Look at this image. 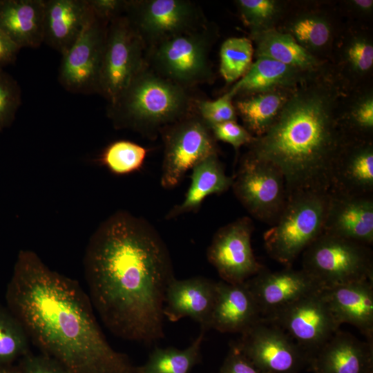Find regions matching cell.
<instances>
[{
  "label": "cell",
  "instance_id": "obj_1",
  "mask_svg": "<svg viewBox=\"0 0 373 373\" xmlns=\"http://www.w3.org/2000/svg\"><path fill=\"white\" fill-rule=\"evenodd\" d=\"M84 271L93 307L113 334L146 345L164 337L166 291L175 276L148 221L124 210L105 219L86 245Z\"/></svg>",
  "mask_w": 373,
  "mask_h": 373
},
{
  "label": "cell",
  "instance_id": "obj_2",
  "mask_svg": "<svg viewBox=\"0 0 373 373\" xmlns=\"http://www.w3.org/2000/svg\"><path fill=\"white\" fill-rule=\"evenodd\" d=\"M6 299L30 343L68 373H136L128 356L108 343L78 282L36 252H19Z\"/></svg>",
  "mask_w": 373,
  "mask_h": 373
},
{
  "label": "cell",
  "instance_id": "obj_3",
  "mask_svg": "<svg viewBox=\"0 0 373 373\" xmlns=\"http://www.w3.org/2000/svg\"><path fill=\"white\" fill-rule=\"evenodd\" d=\"M305 82L289 95L268 130L249 145L248 153L282 171L287 198L329 193L335 164L349 140L332 88Z\"/></svg>",
  "mask_w": 373,
  "mask_h": 373
},
{
  "label": "cell",
  "instance_id": "obj_4",
  "mask_svg": "<svg viewBox=\"0 0 373 373\" xmlns=\"http://www.w3.org/2000/svg\"><path fill=\"white\" fill-rule=\"evenodd\" d=\"M186 88L162 77L147 64L112 103L107 114L113 126L154 136L191 115Z\"/></svg>",
  "mask_w": 373,
  "mask_h": 373
},
{
  "label": "cell",
  "instance_id": "obj_5",
  "mask_svg": "<svg viewBox=\"0 0 373 373\" xmlns=\"http://www.w3.org/2000/svg\"><path fill=\"white\" fill-rule=\"evenodd\" d=\"M329 199V193L317 192L289 197L278 220L263 234L269 256L285 267H291L323 232Z\"/></svg>",
  "mask_w": 373,
  "mask_h": 373
},
{
  "label": "cell",
  "instance_id": "obj_6",
  "mask_svg": "<svg viewBox=\"0 0 373 373\" xmlns=\"http://www.w3.org/2000/svg\"><path fill=\"white\" fill-rule=\"evenodd\" d=\"M304 270L322 289L373 281L370 246L323 232L303 252Z\"/></svg>",
  "mask_w": 373,
  "mask_h": 373
},
{
  "label": "cell",
  "instance_id": "obj_7",
  "mask_svg": "<svg viewBox=\"0 0 373 373\" xmlns=\"http://www.w3.org/2000/svg\"><path fill=\"white\" fill-rule=\"evenodd\" d=\"M231 188L253 218L271 225L287 201L285 179L280 169L249 153L241 159Z\"/></svg>",
  "mask_w": 373,
  "mask_h": 373
},
{
  "label": "cell",
  "instance_id": "obj_8",
  "mask_svg": "<svg viewBox=\"0 0 373 373\" xmlns=\"http://www.w3.org/2000/svg\"><path fill=\"white\" fill-rule=\"evenodd\" d=\"M146 44L124 14L108 25L102 58L99 94L112 103L147 64Z\"/></svg>",
  "mask_w": 373,
  "mask_h": 373
},
{
  "label": "cell",
  "instance_id": "obj_9",
  "mask_svg": "<svg viewBox=\"0 0 373 373\" xmlns=\"http://www.w3.org/2000/svg\"><path fill=\"white\" fill-rule=\"evenodd\" d=\"M210 39L203 27L174 35L152 46L153 70L186 88L212 77L209 61Z\"/></svg>",
  "mask_w": 373,
  "mask_h": 373
},
{
  "label": "cell",
  "instance_id": "obj_10",
  "mask_svg": "<svg viewBox=\"0 0 373 373\" xmlns=\"http://www.w3.org/2000/svg\"><path fill=\"white\" fill-rule=\"evenodd\" d=\"M263 318L285 332L308 356L309 362L340 327L323 289L303 296Z\"/></svg>",
  "mask_w": 373,
  "mask_h": 373
},
{
  "label": "cell",
  "instance_id": "obj_11",
  "mask_svg": "<svg viewBox=\"0 0 373 373\" xmlns=\"http://www.w3.org/2000/svg\"><path fill=\"white\" fill-rule=\"evenodd\" d=\"M161 133L164 150L160 183L164 189L176 186L189 169L217 153L211 131L199 115H190Z\"/></svg>",
  "mask_w": 373,
  "mask_h": 373
},
{
  "label": "cell",
  "instance_id": "obj_12",
  "mask_svg": "<svg viewBox=\"0 0 373 373\" xmlns=\"http://www.w3.org/2000/svg\"><path fill=\"white\" fill-rule=\"evenodd\" d=\"M235 343L264 373H299L309 364L305 352L275 323L262 318Z\"/></svg>",
  "mask_w": 373,
  "mask_h": 373
},
{
  "label": "cell",
  "instance_id": "obj_13",
  "mask_svg": "<svg viewBox=\"0 0 373 373\" xmlns=\"http://www.w3.org/2000/svg\"><path fill=\"white\" fill-rule=\"evenodd\" d=\"M108 23L95 15L73 45L62 55L58 81L67 91L84 95L99 93Z\"/></svg>",
  "mask_w": 373,
  "mask_h": 373
},
{
  "label": "cell",
  "instance_id": "obj_14",
  "mask_svg": "<svg viewBox=\"0 0 373 373\" xmlns=\"http://www.w3.org/2000/svg\"><path fill=\"white\" fill-rule=\"evenodd\" d=\"M254 230L251 219L243 216L220 227L214 234L207 257L222 280L243 283L265 268L252 249Z\"/></svg>",
  "mask_w": 373,
  "mask_h": 373
},
{
  "label": "cell",
  "instance_id": "obj_15",
  "mask_svg": "<svg viewBox=\"0 0 373 373\" xmlns=\"http://www.w3.org/2000/svg\"><path fill=\"white\" fill-rule=\"evenodd\" d=\"M124 15L146 46L193 31L201 26V15L191 1L184 0L126 1Z\"/></svg>",
  "mask_w": 373,
  "mask_h": 373
},
{
  "label": "cell",
  "instance_id": "obj_16",
  "mask_svg": "<svg viewBox=\"0 0 373 373\" xmlns=\"http://www.w3.org/2000/svg\"><path fill=\"white\" fill-rule=\"evenodd\" d=\"M251 292L262 318L309 293L322 289L304 270L291 267L270 271L264 268L245 281Z\"/></svg>",
  "mask_w": 373,
  "mask_h": 373
},
{
  "label": "cell",
  "instance_id": "obj_17",
  "mask_svg": "<svg viewBox=\"0 0 373 373\" xmlns=\"http://www.w3.org/2000/svg\"><path fill=\"white\" fill-rule=\"evenodd\" d=\"M329 194L323 232L370 246L373 243V195Z\"/></svg>",
  "mask_w": 373,
  "mask_h": 373
},
{
  "label": "cell",
  "instance_id": "obj_18",
  "mask_svg": "<svg viewBox=\"0 0 373 373\" xmlns=\"http://www.w3.org/2000/svg\"><path fill=\"white\" fill-rule=\"evenodd\" d=\"M216 294V282L202 276L169 283L165 295L164 316L175 323L189 317L207 331Z\"/></svg>",
  "mask_w": 373,
  "mask_h": 373
},
{
  "label": "cell",
  "instance_id": "obj_19",
  "mask_svg": "<svg viewBox=\"0 0 373 373\" xmlns=\"http://www.w3.org/2000/svg\"><path fill=\"white\" fill-rule=\"evenodd\" d=\"M262 318L246 283L216 282V294L208 328L222 333L242 334Z\"/></svg>",
  "mask_w": 373,
  "mask_h": 373
},
{
  "label": "cell",
  "instance_id": "obj_20",
  "mask_svg": "<svg viewBox=\"0 0 373 373\" xmlns=\"http://www.w3.org/2000/svg\"><path fill=\"white\" fill-rule=\"evenodd\" d=\"M309 366L314 373H373V343L338 329Z\"/></svg>",
  "mask_w": 373,
  "mask_h": 373
},
{
  "label": "cell",
  "instance_id": "obj_21",
  "mask_svg": "<svg viewBox=\"0 0 373 373\" xmlns=\"http://www.w3.org/2000/svg\"><path fill=\"white\" fill-rule=\"evenodd\" d=\"M94 16L88 0H44V43L63 55Z\"/></svg>",
  "mask_w": 373,
  "mask_h": 373
},
{
  "label": "cell",
  "instance_id": "obj_22",
  "mask_svg": "<svg viewBox=\"0 0 373 373\" xmlns=\"http://www.w3.org/2000/svg\"><path fill=\"white\" fill-rule=\"evenodd\" d=\"M323 291L338 325L356 327L373 343V281L338 285Z\"/></svg>",
  "mask_w": 373,
  "mask_h": 373
},
{
  "label": "cell",
  "instance_id": "obj_23",
  "mask_svg": "<svg viewBox=\"0 0 373 373\" xmlns=\"http://www.w3.org/2000/svg\"><path fill=\"white\" fill-rule=\"evenodd\" d=\"M329 192L372 195L373 146L365 140H348L334 166Z\"/></svg>",
  "mask_w": 373,
  "mask_h": 373
},
{
  "label": "cell",
  "instance_id": "obj_24",
  "mask_svg": "<svg viewBox=\"0 0 373 373\" xmlns=\"http://www.w3.org/2000/svg\"><path fill=\"white\" fill-rule=\"evenodd\" d=\"M44 0H0V30L18 48L44 43Z\"/></svg>",
  "mask_w": 373,
  "mask_h": 373
},
{
  "label": "cell",
  "instance_id": "obj_25",
  "mask_svg": "<svg viewBox=\"0 0 373 373\" xmlns=\"http://www.w3.org/2000/svg\"><path fill=\"white\" fill-rule=\"evenodd\" d=\"M308 71L266 57H256L249 70L229 90L235 97L281 90L298 86Z\"/></svg>",
  "mask_w": 373,
  "mask_h": 373
},
{
  "label": "cell",
  "instance_id": "obj_26",
  "mask_svg": "<svg viewBox=\"0 0 373 373\" xmlns=\"http://www.w3.org/2000/svg\"><path fill=\"white\" fill-rule=\"evenodd\" d=\"M233 177L226 174L217 153L207 157L192 168L191 184L184 200L173 207L166 218L197 211L207 197L227 191L231 187Z\"/></svg>",
  "mask_w": 373,
  "mask_h": 373
},
{
  "label": "cell",
  "instance_id": "obj_27",
  "mask_svg": "<svg viewBox=\"0 0 373 373\" xmlns=\"http://www.w3.org/2000/svg\"><path fill=\"white\" fill-rule=\"evenodd\" d=\"M252 37L256 44V57L269 58L308 72L320 64L315 56L287 32L269 28L252 34Z\"/></svg>",
  "mask_w": 373,
  "mask_h": 373
},
{
  "label": "cell",
  "instance_id": "obj_28",
  "mask_svg": "<svg viewBox=\"0 0 373 373\" xmlns=\"http://www.w3.org/2000/svg\"><path fill=\"white\" fill-rule=\"evenodd\" d=\"M289 95L280 90L246 96L235 103L244 127L255 137L263 135L273 124Z\"/></svg>",
  "mask_w": 373,
  "mask_h": 373
},
{
  "label": "cell",
  "instance_id": "obj_29",
  "mask_svg": "<svg viewBox=\"0 0 373 373\" xmlns=\"http://www.w3.org/2000/svg\"><path fill=\"white\" fill-rule=\"evenodd\" d=\"M205 330L184 350L173 347H156L150 354L146 362L137 367L140 373H191L201 361V346Z\"/></svg>",
  "mask_w": 373,
  "mask_h": 373
},
{
  "label": "cell",
  "instance_id": "obj_30",
  "mask_svg": "<svg viewBox=\"0 0 373 373\" xmlns=\"http://www.w3.org/2000/svg\"><path fill=\"white\" fill-rule=\"evenodd\" d=\"M30 341L21 323L0 305V366L12 365L30 352Z\"/></svg>",
  "mask_w": 373,
  "mask_h": 373
},
{
  "label": "cell",
  "instance_id": "obj_31",
  "mask_svg": "<svg viewBox=\"0 0 373 373\" xmlns=\"http://www.w3.org/2000/svg\"><path fill=\"white\" fill-rule=\"evenodd\" d=\"M147 150L128 140H117L108 144L100 154L98 162L116 175H126L140 170Z\"/></svg>",
  "mask_w": 373,
  "mask_h": 373
},
{
  "label": "cell",
  "instance_id": "obj_32",
  "mask_svg": "<svg viewBox=\"0 0 373 373\" xmlns=\"http://www.w3.org/2000/svg\"><path fill=\"white\" fill-rule=\"evenodd\" d=\"M254 49L247 37H230L221 46L220 71L228 83L239 80L252 64Z\"/></svg>",
  "mask_w": 373,
  "mask_h": 373
},
{
  "label": "cell",
  "instance_id": "obj_33",
  "mask_svg": "<svg viewBox=\"0 0 373 373\" xmlns=\"http://www.w3.org/2000/svg\"><path fill=\"white\" fill-rule=\"evenodd\" d=\"M288 30L287 33L310 53L326 46L332 37L329 23L323 17L315 15L296 18Z\"/></svg>",
  "mask_w": 373,
  "mask_h": 373
},
{
  "label": "cell",
  "instance_id": "obj_34",
  "mask_svg": "<svg viewBox=\"0 0 373 373\" xmlns=\"http://www.w3.org/2000/svg\"><path fill=\"white\" fill-rule=\"evenodd\" d=\"M237 5L252 34L271 28V24L280 10L279 3L274 0H239Z\"/></svg>",
  "mask_w": 373,
  "mask_h": 373
},
{
  "label": "cell",
  "instance_id": "obj_35",
  "mask_svg": "<svg viewBox=\"0 0 373 373\" xmlns=\"http://www.w3.org/2000/svg\"><path fill=\"white\" fill-rule=\"evenodd\" d=\"M21 104V92L17 82L0 68V131L15 120Z\"/></svg>",
  "mask_w": 373,
  "mask_h": 373
},
{
  "label": "cell",
  "instance_id": "obj_36",
  "mask_svg": "<svg viewBox=\"0 0 373 373\" xmlns=\"http://www.w3.org/2000/svg\"><path fill=\"white\" fill-rule=\"evenodd\" d=\"M233 95L227 92L216 100L197 102L199 116L210 128L229 121H236V111L233 104Z\"/></svg>",
  "mask_w": 373,
  "mask_h": 373
},
{
  "label": "cell",
  "instance_id": "obj_37",
  "mask_svg": "<svg viewBox=\"0 0 373 373\" xmlns=\"http://www.w3.org/2000/svg\"><path fill=\"white\" fill-rule=\"evenodd\" d=\"M214 138L227 142L236 150L243 145H249L255 137L236 121H229L210 128Z\"/></svg>",
  "mask_w": 373,
  "mask_h": 373
},
{
  "label": "cell",
  "instance_id": "obj_38",
  "mask_svg": "<svg viewBox=\"0 0 373 373\" xmlns=\"http://www.w3.org/2000/svg\"><path fill=\"white\" fill-rule=\"evenodd\" d=\"M346 58L355 71L361 73L368 71L373 65V46L363 38L356 37L348 45Z\"/></svg>",
  "mask_w": 373,
  "mask_h": 373
},
{
  "label": "cell",
  "instance_id": "obj_39",
  "mask_svg": "<svg viewBox=\"0 0 373 373\" xmlns=\"http://www.w3.org/2000/svg\"><path fill=\"white\" fill-rule=\"evenodd\" d=\"M19 360V373H68L57 361L42 353L29 352Z\"/></svg>",
  "mask_w": 373,
  "mask_h": 373
},
{
  "label": "cell",
  "instance_id": "obj_40",
  "mask_svg": "<svg viewBox=\"0 0 373 373\" xmlns=\"http://www.w3.org/2000/svg\"><path fill=\"white\" fill-rule=\"evenodd\" d=\"M218 373H264L255 366L239 350L235 343H231L228 354Z\"/></svg>",
  "mask_w": 373,
  "mask_h": 373
},
{
  "label": "cell",
  "instance_id": "obj_41",
  "mask_svg": "<svg viewBox=\"0 0 373 373\" xmlns=\"http://www.w3.org/2000/svg\"><path fill=\"white\" fill-rule=\"evenodd\" d=\"M350 122L358 131H372L373 128V98L368 95L357 103L352 111Z\"/></svg>",
  "mask_w": 373,
  "mask_h": 373
},
{
  "label": "cell",
  "instance_id": "obj_42",
  "mask_svg": "<svg viewBox=\"0 0 373 373\" xmlns=\"http://www.w3.org/2000/svg\"><path fill=\"white\" fill-rule=\"evenodd\" d=\"M88 1L95 15L108 22L125 12L126 1L88 0Z\"/></svg>",
  "mask_w": 373,
  "mask_h": 373
},
{
  "label": "cell",
  "instance_id": "obj_43",
  "mask_svg": "<svg viewBox=\"0 0 373 373\" xmlns=\"http://www.w3.org/2000/svg\"><path fill=\"white\" fill-rule=\"evenodd\" d=\"M20 48L0 30V68L13 64Z\"/></svg>",
  "mask_w": 373,
  "mask_h": 373
},
{
  "label": "cell",
  "instance_id": "obj_44",
  "mask_svg": "<svg viewBox=\"0 0 373 373\" xmlns=\"http://www.w3.org/2000/svg\"><path fill=\"white\" fill-rule=\"evenodd\" d=\"M352 4L356 8L362 12H370L373 8L372 0H354Z\"/></svg>",
  "mask_w": 373,
  "mask_h": 373
},
{
  "label": "cell",
  "instance_id": "obj_45",
  "mask_svg": "<svg viewBox=\"0 0 373 373\" xmlns=\"http://www.w3.org/2000/svg\"><path fill=\"white\" fill-rule=\"evenodd\" d=\"M0 373H19L18 367L12 365L0 366Z\"/></svg>",
  "mask_w": 373,
  "mask_h": 373
},
{
  "label": "cell",
  "instance_id": "obj_46",
  "mask_svg": "<svg viewBox=\"0 0 373 373\" xmlns=\"http://www.w3.org/2000/svg\"><path fill=\"white\" fill-rule=\"evenodd\" d=\"M136 373H140V372H138V370H137V371H136Z\"/></svg>",
  "mask_w": 373,
  "mask_h": 373
}]
</instances>
